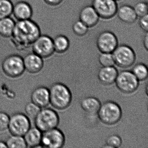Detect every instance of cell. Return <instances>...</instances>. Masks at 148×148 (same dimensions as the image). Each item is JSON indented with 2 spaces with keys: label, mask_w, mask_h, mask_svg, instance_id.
<instances>
[{
  "label": "cell",
  "mask_w": 148,
  "mask_h": 148,
  "mask_svg": "<svg viewBox=\"0 0 148 148\" xmlns=\"http://www.w3.org/2000/svg\"><path fill=\"white\" fill-rule=\"evenodd\" d=\"M79 18L88 27H92L97 25L99 17L92 6L87 5L81 9Z\"/></svg>",
  "instance_id": "cell-16"
},
{
  "label": "cell",
  "mask_w": 148,
  "mask_h": 148,
  "mask_svg": "<svg viewBox=\"0 0 148 148\" xmlns=\"http://www.w3.org/2000/svg\"><path fill=\"white\" fill-rule=\"evenodd\" d=\"M112 54L115 64L121 68H128L136 61V55L134 50L127 45H118Z\"/></svg>",
  "instance_id": "cell-5"
},
{
  "label": "cell",
  "mask_w": 148,
  "mask_h": 148,
  "mask_svg": "<svg viewBox=\"0 0 148 148\" xmlns=\"http://www.w3.org/2000/svg\"><path fill=\"white\" fill-rule=\"evenodd\" d=\"M115 82L118 89L127 94L136 91L139 86L138 79L132 72L129 71H122L118 73Z\"/></svg>",
  "instance_id": "cell-7"
},
{
  "label": "cell",
  "mask_w": 148,
  "mask_h": 148,
  "mask_svg": "<svg viewBox=\"0 0 148 148\" xmlns=\"http://www.w3.org/2000/svg\"><path fill=\"white\" fill-rule=\"evenodd\" d=\"M7 148H25L27 147L24 137L12 135L5 142Z\"/></svg>",
  "instance_id": "cell-23"
},
{
  "label": "cell",
  "mask_w": 148,
  "mask_h": 148,
  "mask_svg": "<svg viewBox=\"0 0 148 148\" xmlns=\"http://www.w3.org/2000/svg\"><path fill=\"white\" fill-rule=\"evenodd\" d=\"M15 24L14 20L10 17L0 19V36L10 38L14 31Z\"/></svg>",
  "instance_id": "cell-21"
},
{
  "label": "cell",
  "mask_w": 148,
  "mask_h": 148,
  "mask_svg": "<svg viewBox=\"0 0 148 148\" xmlns=\"http://www.w3.org/2000/svg\"><path fill=\"white\" fill-rule=\"evenodd\" d=\"M65 137L63 132L57 128L42 133L40 147L48 148H61L64 145Z\"/></svg>",
  "instance_id": "cell-9"
},
{
  "label": "cell",
  "mask_w": 148,
  "mask_h": 148,
  "mask_svg": "<svg viewBox=\"0 0 148 148\" xmlns=\"http://www.w3.org/2000/svg\"><path fill=\"white\" fill-rule=\"evenodd\" d=\"M89 27L80 20L76 21L73 25V32L76 35L83 36L86 34Z\"/></svg>",
  "instance_id": "cell-29"
},
{
  "label": "cell",
  "mask_w": 148,
  "mask_h": 148,
  "mask_svg": "<svg viewBox=\"0 0 148 148\" xmlns=\"http://www.w3.org/2000/svg\"><path fill=\"white\" fill-rule=\"evenodd\" d=\"M13 5L11 0H0V19L12 15Z\"/></svg>",
  "instance_id": "cell-25"
},
{
  "label": "cell",
  "mask_w": 148,
  "mask_h": 148,
  "mask_svg": "<svg viewBox=\"0 0 148 148\" xmlns=\"http://www.w3.org/2000/svg\"><path fill=\"white\" fill-rule=\"evenodd\" d=\"M53 40L54 51L58 53H64L69 49L70 41L65 35L62 34L57 35Z\"/></svg>",
  "instance_id": "cell-22"
},
{
  "label": "cell",
  "mask_w": 148,
  "mask_h": 148,
  "mask_svg": "<svg viewBox=\"0 0 148 148\" xmlns=\"http://www.w3.org/2000/svg\"><path fill=\"white\" fill-rule=\"evenodd\" d=\"M134 11L137 17H141L148 14V5L145 1H140L135 5Z\"/></svg>",
  "instance_id": "cell-30"
},
{
  "label": "cell",
  "mask_w": 148,
  "mask_h": 148,
  "mask_svg": "<svg viewBox=\"0 0 148 148\" xmlns=\"http://www.w3.org/2000/svg\"><path fill=\"white\" fill-rule=\"evenodd\" d=\"M96 45L100 52L112 53L118 45V41L113 33L105 31L99 34L96 40Z\"/></svg>",
  "instance_id": "cell-12"
},
{
  "label": "cell",
  "mask_w": 148,
  "mask_h": 148,
  "mask_svg": "<svg viewBox=\"0 0 148 148\" xmlns=\"http://www.w3.org/2000/svg\"><path fill=\"white\" fill-rule=\"evenodd\" d=\"M143 45L145 48L146 50H148V32H146L145 35L144 36L143 38Z\"/></svg>",
  "instance_id": "cell-34"
},
{
  "label": "cell",
  "mask_w": 148,
  "mask_h": 148,
  "mask_svg": "<svg viewBox=\"0 0 148 148\" xmlns=\"http://www.w3.org/2000/svg\"><path fill=\"white\" fill-rule=\"evenodd\" d=\"M97 115L102 123L107 125H113L121 119L122 110L116 102L107 101L101 105Z\"/></svg>",
  "instance_id": "cell-3"
},
{
  "label": "cell",
  "mask_w": 148,
  "mask_h": 148,
  "mask_svg": "<svg viewBox=\"0 0 148 148\" xmlns=\"http://www.w3.org/2000/svg\"><path fill=\"white\" fill-rule=\"evenodd\" d=\"M42 133L36 127H31L23 136L27 147L34 148L40 146Z\"/></svg>",
  "instance_id": "cell-18"
},
{
  "label": "cell",
  "mask_w": 148,
  "mask_h": 148,
  "mask_svg": "<svg viewBox=\"0 0 148 148\" xmlns=\"http://www.w3.org/2000/svg\"><path fill=\"white\" fill-rule=\"evenodd\" d=\"M41 109L32 102L27 104L25 107V111L26 113L27 116L29 119L34 120Z\"/></svg>",
  "instance_id": "cell-28"
},
{
  "label": "cell",
  "mask_w": 148,
  "mask_h": 148,
  "mask_svg": "<svg viewBox=\"0 0 148 148\" xmlns=\"http://www.w3.org/2000/svg\"><path fill=\"white\" fill-rule=\"evenodd\" d=\"M58 113L50 108H41L34 119L35 127L44 132L57 128L59 123Z\"/></svg>",
  "instance_id": "cell-4"
},
{
  "label": "cell",
  "mask_w": 148,
  "mask_h": 148,
  "mask_svg": "<svg viewBox=\"0 0 148 148\" xmlns=\"http://www.w3.org/2000/svg\"><path fill=\"white\" fill-rule=\"evenodd\" d=\"M6 143L5 142L0 140V148H7Z\"/></svg>",
  "instance_id": "cell-35"
},
{
  "label": "cell",
  "mask_w": 148,
  "mask_h": 148,
  "mask_svg": "<svg viewBox=\"0 0 148 148\" xmlns=\"http://www.w3.org/2000/svg\"><path fill=\"white\" fill-rule=\"evenodd\" d=\"M101 104L97 98L88 97L82 99L80 103L81 108L86 113L90 116L97 114Z\"/></svg>",
  "instance_id": "cell-19"
},
{
  "label": "cell",
  "mask_w": 148,
  "mask_h": 148,
  "mask_svg": "<svg viewBox=\"0 0 148 148\" xmlns=\"http://www.w3.org/2000/svg\"><path fill=\"white\" fill-rule=\"evenodd\" d=\"M122 144V138L118 135L116 134L109 136L106 140V144L104 147L116 148L120 147Z\"/></svg>",
  "instance_id": "cell-27"
},
{
  "label": "cell",
  "mask_w": 148,
  "mask_h": 148,
  "mask_svg": "<svg viewBox=\"0 0 148 148\" xmlns=\"http://www.w3.org/2000/svg\"><path fill=\"white\" fill-rule=\"evenodd\" d=\"M115 1H119V0H115Z\"/></svg>",
  "instance_id": "cell-36"
},
{
  "label": "cell",
  "mask_w": 148,
  "mask_h": 148,
  "mask_svg": "<svg viewBox=\"0 0 148 148\" xmlns=\"http://www.w3.org/2000/svg\"><path fill=\"white\" fill-rule=\"evenodd\" d=\"M116 14L120 20L129 24L134 23L138 17L133 8L127 5H123L118 8Z\"/></svg>",
  "instance_id": "cell-20"
},
{
  "label": "cell",
  "mask_w": 148,
  "mask_h": 148,
  "mask_svg": "<svg viewBox=\"0 0 148 148\" xmlns=\"http://www.w3.org/2000/svg\"><path fill=\"white\" fill-rule=\"evenodd\" d=\"M63 0H44L47 5L51 6H56L61 4Z\"/></svg>",
  "instance_id": "cell-33"
},
{
  "label": "cell",
  "mask_w": 148,
  "mask_h": 148,
  "mask_svg": "<svg viewBox=\"0 0 148 148\" xmlns=\"http://www.w3.org/2000/svg\"><path fill=\"white\" fill-rule=\"evenodd\" d=\"M49 90L50 103L55 109H66L72 102V96L69 88L64 84L56 83L52 85Z\"/></svg>",
  "instance_id": "cell-2"
},
{
  "label": "cell",
  "mask_w": 148,
  "mask_h": 148,
  "mask_svg": "<svg viewBox=\"0 0 148 148\" xmlns=\"http://www.w3.org/2000/svg\"><path fill=\"white\" fill-rule=\"evenodd\" d=\"M139 25L140 28L146 32L148 31V15L146 14L140 17L139 20Z\"/></svg>",
  "instance_id": "cell-32"
},
{
  "label": "cell",
  "mask_w": 148,
  "mask_h": 148,
  "mask_svg": "<svg viewBox=\"0 0 148 148\" xmlns=\"http://www.w3.org/2000/svg\"><path fill=\"white\" fill-rule=\"evenodd\" d=\"M30 128V119L25 114L18 112L10 117L8 129L12 135L23 136Z\"/></svg>",
  "instance_id": "cell-8"
},
{
  "label": "cell",
  "mask_w": 148,
  "mask_h": 148,
  "mask_svg": "<svg viewBox=\"0 0 148 148\" xmlns=\"http://www.w3.org/2000/svg\"><path fill=\"white\" fill-rule=\"evenodd\" d=\"M118 73L117 70L113 66H103L99 70L98 78L103 84L110 85L115 83Z\"/></svg>",
  "instance_id": "cell-17"
},
{
  "label": "cell",
  "mask_w": 148,
  "mask_h": 148,
  "mask_svg": "<svg viewBox=\"0 0 148 148\" xmlns=\"http://www.w3.org/2000/svg\"><path fill=\"white\" fill-rule=\"evenodd\" d=\"M98 60L103 66H113L115 64L112 53H101L99 56Z\"/></svg>",
  "instance_id": "cell-26"
},
{
  "label": "cell",
  "mask_w": 148,
  "mask_h": 148,
  "mask_svg": "<svg viewBox=\"0 0 148 148\" xmlns=\"http://www.w3.org/2000/svg\"><path fill=\"white\" fill-rule=\"evenodd\" d=\"M17 21L31 19L33 10L30 4L25 1H19L13 5L12 14Z\"/></svg>",
  "instance_id": "cell-13"
},
{
  "label": "cell",
  "mask_w": 148,
  "mask_h": 148,
  "mask_svg": "<svg viewBox=\"0 0 148 148\" xmlns=\"http://www.w3.org/2000/svg\"><path fill=\"white\" fill-rule=\"evenodd\" d=\"M43 59L34 53H28L23 58L25 70L31 73L39 72L44 66Z\"/></svg>",
  "instance_id": "cell-14"
},
{
  "label": "cell",
  "mask_w": 148,
  "mask_h": 148,
  "mask_svg": "<svg viewBox=\"0 0 148 148\" xmlns=\"http://www.w3.org/2000/svg\"><path fill=\"white\" fill-rule=\"evenodd\" d=\"M39 26L32 19L17 21L11 38L13 45L19 49H24L32 46L41 35Z\"/></svg>",
  "instance_id": "cell-1"
},
{
  "label": "cell",
  "mask_w": 148,
  "mask_h": 148,
  "mask_svg": "<svg viewBox=\"0 0 148 148\" xmlns=\"http://www.w3.org/2000/svg\"><path fill=\"white\" fill-rule=\"evenodd\" d=\"M31 46L33 52L42 58L51 57L55 52L53 39L46 34H41L34 42Z\"/></svg>",
  "instance_id": "cell-10"
},
{
  "label": "cell",
  "mask_w": 148,
  "mask_h": 148,
  "mask_svg": "<svg viewBox=\"0 0 148 148\" xmlns=\"http://www.w3.org/2000/svg\"><path fill=\"white\" fill-rule=\"evenodd\" d=\"M92 4L99 18L104 19L113 18L118 8L115 0H92Z\"/></svg>",
  "instance_id": "cell-11"
},
{
  "label": "cell",
  "mask_w": 148,
  "mask_h": 148,
  "mask_svg": "<svg viewBox=\"0 0 148 148\" xmlns=\"http://www.w3.org/2000/svg\"><path fill=\"white\" fill-rule=\"evenodd\" d=\"M2 69L5 74L9 77H19L25 71L23 58L18 54L9 55L3 60Z\"/></svg>",
  "instance_id": "cell-6"
},
{
  "label": "cell",
  "mask_w": 148,
  "mask_h": 148,
  "mask_svg": "<svg viewBox=\"0 0 148 148\" xmlns=\"http://www.w3.org/2000/svg\"><path fill=\"white\" fill-rule=\"evenodd\" d=\"M138 81H144L148 77V71L146 65L142 63L136 64L132 71Z\"/></svg>",
  "instance_id": "cell-24"
},
{
  "label": "cell",
  "mask_w": 148,
  "mask_h": 148,
  "mask_svg": "<svg viewBox=\"0 0 148 148\" xmlns=\"http://www.w3.org/2000/svg\"><path fill=\"white\" fill-rule=\"evenodd\" d=\"M31 100L40 108L46 107L50 104L49 89L43 86L35 88L32 92Z\"/></svg>",
  "instance_id": "cell-15"
},
{
  "label": "cell",
  "mask_w": 148,
  "mask_h": 148,
  "mask_svg": "<svg viewBox=\"0 0 148 148\" xmlns=\"http://www.w3.org/2000/svg\"><path fill=\"white\" fill-rule=\"evenodd\" d=\"M10 116L4 112H0V130L4 131L8 129Z\"/></svg>",
  "instance_id": "cell-31"
}]
</instances>
